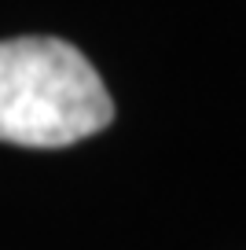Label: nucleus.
Segmentation results:
<instances>
[{"mask_svg": "<svg viewBox=\"0 0 246 250\" xmlns=\"http://www.w3.org/2000/svg\"><path fill=\"white\" fill-rule=\"evenodd\" d=\"M114 118L100 70L70 41H0V140L19 147H70Z\"/></svg>", "mask_w": 246, "mask_h": 250, "instance_id": "1", "label": "nucleus"}]
</instances>
